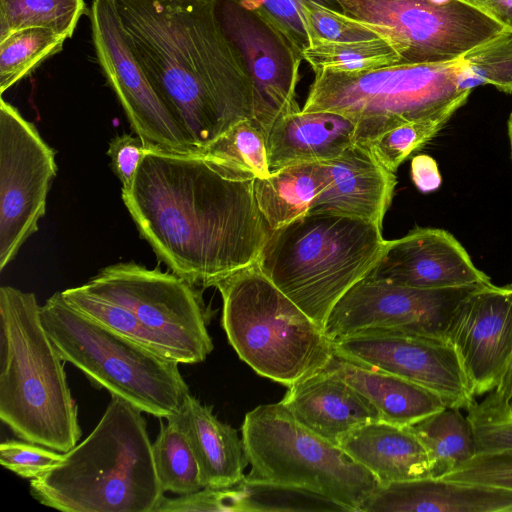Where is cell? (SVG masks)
<instances>
[{"label":"cell","mask_w":512,"mask_h":512,"mask_svg":"<svg viewBox=\"0 0 512 512\" xmlns=\"http://www.w3.org/2000/svg\"><path fill=\"white\" fill-rule=\"evenodd\" d=\"M246 478L303 488L361 512L379 482L341 447L318 436L280 403L249 411L241 427Z\"/></svg>","instance_id":"9c48e42d"},{"label":"cell","mask_w":512,"mask_h":512,"mask_svg":"<svg viewBox=\"0 0 512 512\" xmlns=\"http://www.w3.org/2000/svg\"><path fill=\"white\" fill-rule=\"evenodd\" d=\"M67 38L47 27L14 31L0 40V92L3 94L44 60L60 52Z\"/></svg>","instance_id":"4dcf8cb0"},{"label":"cell","mask_w":512,"mask_h":512,"mask_svg":"<svg viewBox=\"0 0 512 512\" xmlns=\"http://www.w3.org/2000/svg\"><path fill=\"white\" fill-rule=\"evenodd\" d=\"M43 327L64 362L140 411L177 415L189 388L177 361L124 337L71 307L61 292L40 306Z\"/></svg>","instance_id":"52a82bcc"},{"label":"cell","mask_w":512,"mask_h":512,"mask_svg":"<svg viewBox=\"0 0 512 512\" xmlns=\"http://www.w3.org/2000/svg\"><path fill=\"white\" fill-rule=\"evenodd\" d=\"M484 11L512 31V0H462Z\"/></svg>","instance_id":"f6af8a7d"},{"label":"cell","mask_w":512,"mask_h":512,"mask_svg":"<svg viewBox=\"0 0 512 512\" xmlns=\"http://www.w3.org/2000/svg\"><path fill=\"white\" fill-rule=\"evenodd\" d=\"M338 446L379 484L431 477L428 452L409 426L377 420L353 430Z\"/></svg>","instance_id":"603a6c76"},{"label":"cell","mask_w":512,"mask_h":512,"mask_svg":"<svg viewBox=\"0 0 512 512\" xmlns=\"http://www.w3.org/2000/svg\"><path fill=\"white\" fill-rule=\"evenodd\" d=\"M255 176L200 153L147 148L122 200L142 238L196 287L256 263L269 235Z\"/></svg>","instance_id":"6da1fadb"},{"label":"cell","mask_w":512,"mask_h":512,"mask_svg":"<svg viewBox=\"0 0 512 512\" xmlns=\"http://www.w3.org/2000/svg\"><path fill=\"white\" fill-rule=\"evenodd\" d=\"M327 184L324 163H300L255 178L254 196L268 228L275 230L309 213Z\"/></svg>","instance_id":"484cf974"},{"label":"cell","mask_w":512,"mask_h":512,"mask_svg":"<svg viewBox=\"0 0 512 512\" xmlns=\"http://www.w3.org/2000/svg\"><path fill=\"white\" fill-rule=\"evenodd\" d=\"M441 478L512 490V448L475 454Z\"/></svg>","instance_id":"f35d334b"},{"label":"cell","mask_w":512,"mask_h":512,"mask_svg":"<svg viewBox=\"0 0 512 512\" xmlns=\"http://www.w3.org/2000/svg\"><path fill=\"white\" fill-rule=\"evenodd\" d=\"M154 466L162 491L179 496L204 488L190 443L178 422L167 419L152 443Z\"/></svg>","instance_id":"83f0119b"},{"label":"cell","mask_w":512,"mask_h":512,"mask_svg":"<svg viewBox=\"0 0 512 512\" xmlns=\"http://www.w3.org/2000/svg\"><path fill=\"white\" fill-rule=\"evenodd\" d=\"M368 275L418 289L491 284L459 241L436 228L417 227L399 239L386 241Z\"/></svg>","instance_id":"ac0fdd59"},{"label":"cell","mask_w":512,"mask_h":512,"mask_svg":"<svg viewBox=\"0 0 512 512\" xmlns=\"http://www.w3.org/2000/svg\"><path fill=\"white\" fill-rule=\"evenodd\" d=\"M461 67L458 58L357 73L320 71L301 110L343 115L355 124V143L367 144L408 122L452 117L471 93L458 86Z\"/></svg>","instance_id":"ba28073f"},{"label":"cell","mask_w":512,"mask_h":512,"mask_svg":"<svg viewBox=\"0 0 512 512\" xmlns=\"http://www.w3.org/2000/svg\"><path fill=\"white\" fill-rule=\"evenodd\" d=\"M61 294L71 307L92 320L124 337L171 358L165 342L145 326L133 312L124 306L87 291L83 285L68 288L62 291Z\"/></svg>","instance_id":"836d02e7"},{"label":"cell","mask_w":512,"mask_h":512,"mask_svg":"<svg viewBox=\"0 0 512 512\" xmlns=\"http://www.w3.org/2000/svg\"><path fill=\"white\" fill-rule=\"evenodd\" d=\"M411 177L415 186L424 193L437 190L442 183L436 161L426 154L412 158Z\"/></svg>","instance_id":"ee69618b"},{"label":"cell","mask_w":512,"mask_h":512,"mask_svg":"<svg viewBox=\"0 0 512 512\" xmlns=\"http://www.w3.org/2000/svg\"><path fill=\"white\" fill-rule=\"evenodd\" d=\"M253 12L283 34L302 54L309 46L301 4L305 0H226ZM325 6L339 7L334 0H313Z\"/></svg>","instance_id":"74e56055"},{"label":"cell","mask_w":512,"mask_h":512,"mask_svg":"<svg viewBox=\"0 0 512 512\" xmlns=\"http://www.w3.org/2000/svg\"><path fill=\"white\" fill-rule=\"evenodd\" d=\"M88 12L83 0H0V40L29 27H47L68 39Z\"/></svg>","instance_id":"1f68e13d"},{"label":"cell","mask_w":512,"mask_h":512,"mask_svg":"<svg viewBox=\"0 0 512 512\" xmlns=\"http://www.w3.org/2000/svg\"><path fill=\"white\" fill-rule=\"evenodd\" d=\"M280 403L303 426L335 445L353 430L381 420L371 403L328 367L288 387Z\"/></svg>","instance_id":"ffe728a7"},{"label":"cell","mask_w":512,"mask_h":512,"mask_svg":"<svg viewBox=\"0 0 512 512\" xmlns=\"http://www.w3.org/2000/svg\"><path fill=\"white\" fill-rule=\"evenodd\" d=\"M146 149V144L137 135L122 134L111 139L107 155L113 172L121 181L122 190L131 185Z\"/></svg>","instance_id":"b9f144b4"},{"label":"cell","mask_w":512,"mask_h":512,"mask_svg":"<svg viewBox=\"0 0 512 512\" xmlns=\"http://www.w3.org/2000/svg\"><path fill=\"white\" fill-rule=\"evenodd\" d=\"M377 410L381 420L411 426L447 405L433 391L391 373L334 353L327 365Z\"/></svg>","instance_id":"d4e9b609"},{"label":"cell","mask_w":512,"mask_h":512,"mask_svg":"<svg viewBox=\"0 0 512 512\" xmlns=\"http://www.w3.org/2000/svg\"><path fill=\"white\" fill-rule=\"evenodd\" d=\"M507 130H508V138H509L511 157H512V112L508 119Z\"/></svg>","instance_id":"bcb514c9"},{"label":"cell","mask_w":512,"mask_h":512,"mask_svg":"<svg viewBox=\"0 0 512 512\" xmlns=\"http://www.w3.org/2000/svg\"><path fill=\"white\" fill-rule=\"evenodd\" d=\"M462 67L458 86L471 90L477 86L493 85L512 94V31L501 32L471 48L460 57Z\"/></svg>","instance_id":"d6a6232c"},{"label":"cell","mask_w":512,"mask_h":512,"mask_svg":"<svg viewBox=\"0 0 512 512\" xmlns=\"http://www.w3.org/2000/svg\"><path fill=\"white\" fill-rule=\"evenodd\" d=\"M409 427L428 452L431 477L445 476L476 454L472 424L458 408L446 406Z\"/></svg>","instance_id":"4316f807"},{"label":"cell","mask_w":512,"mask_h":512,"mask_svg":"<svg viewBox=\"0 0 512 512\" xmlns=\"http://www.w3.org/2000/svg\"><path fill=\"white\" fill-rule=\"evenodd\" d=\"M450 116H441L399 125L367 143L375 159L388 171L398 167L425 146L448 123Z\"/></svg>","instance_id":"8d00e7d4"},{"label":"cell","mask_w":512,"mask_h":512,"mask_svg":"<svg viewBox=\"0 0 512 512\" xmlns=\"http://www.w3.org/2000/svg\"><path fill=\"white\" fill-rule=\"evenodd\" d=\"M217 13L225 33L240 52L252 83V120L267 137L275 121L301 110L296 87L302 54L253 12L217 0Z\"/></svg>","instance_id":"2e32d148"},{"label":"cell","mask_w":512,"mask_h":512,"mask_svg":"<svg viewBox=\"0 0 512 512\" xmlns=\"http://www.w3.org/2000/svg\"><path fill=\"white\" fill-rule=\"evenodd\" d=\"M31 292L0 288V419L21 440L60 453L77 445L78 407Z\"/></svg>","instance_id":"277c9868"},{"label":"cell","mask_w":512,"mask_h":512,"mask_svg":"<svg viewBox=\"0 0 512 512\" xmlns=\"http://www.w3.org/2000/svg\"><path fill=\"white\" fill-rule=\"evenodd\" d=\"M199 153L256 178L271 174L266 137L252 119L236 123Z\"/></svg>","instance_id":"e575fe53"},{"label":"cell","mask_w":512,"mask_h":512,"mask_svg":"<svg viewBox=\"0 0 512 512\" xmlns=\"http://www.w3.org/2000/svg\"><path fill=\"white\" fill-rule=\"evenodd\" d=\"M467 411L474 431L476 454L512 448V420L484 414L473 405Z\"/></svg>","instance_id":"60d3db41"},{"label":"cell","mask_w":512,"mask_h":512,"mask_svg":"<svg viewBox=\"0 0 512 512\" xmlns=\"http://www.w3.org/2000/svg\"><path fill=\"white\" fill-rule=\"evenodd\" d=\"M234 490L236 512H349L327 497L295 486L244 477Z\"/></svg>","instance_id":"f546056e"},{"label":"cell","mask_w":512,"mask_h":512,"mask_svg":"<svg viewBox=\"0 0 512 512\" xmlns=\"http://www.w3.org/2000/svg\"><path fill=\"white\" fill-rule=\"evenodd\" d=\"M88 16L98 64L136 135L147 148L198 153L133 54L114 0H92Z\"/></svg>","instance_id":"5bb4252c"},{"label":"cell","mask_w":512,"mask_h":512,"mask_svg":"<svg viewBox=\"0 0 512 512\" xmlns=\"http://www.w3.org/2000/svg\"><path fill=\"white\" fill-rule=\"evenodd\" d=\"M314 73L335 71L367 72L396 64L401 57L390 41L373 38L350 42H322L309 45L303 52Z\"/></svg>","instance_id":"f1b7e54d"},{"label":"cell","mask_w":512,"mask_h":512,"mask_svg":"<svg viewBox=\"0 0 512 512\" xmlns=\"http://www.w3.org/2000/svg\"><path fill=\"white\" fill-rule=\"evenodd\" d=\"M133 54L197 152L253 117L244 60L217 0H114Z\"/></svg>","instance_id":"7a4b0ae2"},{"label":"cell","mask_w":512,"mask_h":512,"mask_svg":"<svg viewBox=\"0 0 512 512\" xmlns=\"http://www.w3.org/2000/svg\"><path fill=\"white\" fill-rule=\"evenodd\" d=\"M301 7L309 45L379 37L392 43L390 31L383 26L361 21L313 0L303 1Z\"/></svg>","instance_id":"d590c367"},{"label":"cell","mask_w":512,"mask_h":512,"mask_svg":"<svg viewBox=\"0 0 512 512\" xmlns=\"http://www.w3.org/2000/svg\"><path fill=\"white\" fill-rule=\"evenodd\" d=\"M334 353L382 370L436 393L449 407L476 403L454 346L444 338L391 332H364L333 341Z\"/></svg>","instance_id":"9a60e30c"},{"label":"cell","mask_w":512,"mask_h":512,"mask_svg":"<svg viewBox=\"0 0 512 512\" xmlns=\"http://www.w3.org/2000/svg\"><path fill=\"white\" fill-rule=\"evenodd\" d=\"M476 404V403H475ZM475 404L473 405L475 409H477L478 411L484 413V414H487V415H491V416H495V417H499V418H504V419H508V420H512V410L510 412H508L507 414H503V415H497V414H490V413H486V412H483L481 410H479Z\"/></svg>","instance_id":"7dc6e473"},{"label":"cell","mask_w":512,"mask_h":512,"mask_svg":"<svg viewBox=\"0 0 512 512\" xmlns=\"http://www.w3.org/2000/svg\"><path fill=\"white\" fill-rule=\"evenodd\" d=\"M355 124L329 111L293 112L270 128L267 153L270 171L300 163H323L355 143Z\"/></svg>","instance_id":"7402d4cb"},{"label":"cell","mask_w":512,"mask_h":512,"mask_svg":"<svg viewBox=\"0 0 512 512\" xmlns=\"http://www.w3.org/2000/svg\"><path fill=\"white\" fill-rule=\"evenodd\" d=\"M62 459L63 453L24 440H7L0 445L1 465L25 479L44 475Z\"/></svg>","instance_id":"ab89813d"},{"label":"cell","mask_w":512,"mask_h":512,"mask_svg":"<svg viewBox=\"0 0 512 512\" xmlns=\"http://www.w3.org/2000/svg\"><path fill=\"white\" fill-rule=\"evenodd\" d=\"M57 173L55 151L35 125L0 101V270L39 228Z\"/></svg>","instance_id":"7c38bea8"},{"label":"cell","mask_w":512,"mask_h":512,"mask_svg":"<svg viewBox=\"0 0 512 512\" xmlns=\"http://www.w3.org/2000/svg\"><path fill=\"white\" fill-rule=\"evenodd\" d=\"M475 406L486 413L503 415L512 410V355L504 375L489 396Z\"/></svg>","instance_id":"7bdbcfd3"},{"label":"cell","mask_w":512,"mask_h":512,"mask_svg":"<svg viewBox=\"0 0 512 512\" xmlns=\"http://www.w3.org/2000/svg\"><path fill=\"white\" fill-rule=\"evenodd\" d=\"M173 418L194 452L204 488L230 487L243 480L249 463L242 437L233 427L221 422L211 406L202 404L189 393Z\"/></svg>","instance_id":"cb8c5ba5"},{"label":"cell","mask_w":512,"mask_h":512,"mask_svg":"<svg viewBox=\"0 0 512 512\" xmlns=\"http://www.w3.org/2000/svg\"><path fill=\"white\" fill-rule=\"evenodd\" d=\"M323 163L328 184L310 212L358 218L382 227L397 184L395 174L385 169L363 143H354Z\"/></svg>","instance_id":"d6986e66"},{"label":"cell","mask_w":512,"mask_h":512,"mask_svg":"<svg viewBox=\"0 0 512 512\" xmlns=\"http://www.w3.org/2000/svg\"><path fill=\"white\" fill-rule=\"evenodd\" d=\"M222 326L241 360L287 387L327 367L333 341L256 263L219 281Z\"/></svg>","instance_id":"8992f818"},{"label":"cell","mask_w":512,"mask_h":512,"mask_svg":"<svg viewBox=\"0 0 512 512\" xmlns=\"http://www.w3.org/2000/svg\"><path fill=\"white\" fill-rule=\"evenodd\" d=\"M446 339L454 346L473 393L499 385L512 355V284L480 286L455 308Z\"/></svg>","instance_id":"e0dca14e"},{"label":"cell","mask_w":512,"mask_h":512,"mask_svg":"<svg viewBox=\"0 0 512 512\" xmlns=\"http://www.w3.org/2000/svg\"><path fill=\"white\" fill-rule=\"evenodd\" d=\"M385 245L382 227L372 222L309 212L270 230L256 264L324 330L334 306L370 273Z\"/></svg>","instance_id":"5b68a950"},{"label":"cell","mask_w":512,"mask_h":512,"mask_svg":"<svg viewBox=\"0 0 512 512\" xmlns=\"http://www.w3.org/2000/svg\"><path fill=\"white\" fill-rule=\"evenodd\" d=\"M334 1L343 13L387 28L400 64L456 60L505 28L462 0Z\"/></svg>","instance_id":"8fae6325"},{"label":"cell","mask_w":512,"mask_h":512,"mask_svg":"<svg viewBox=\"0 0 512 512\" xmlns=\"http://www.w3.org/2000/svg\"><path fill=\"white\" fill-rule=\"evenodd\" d=\"M83 287L133 312L178 363L203 362L214 348L201 293L172 272L121 262L103 268Z\"/></svg>","instance_id":"30bf717a"},{"label":"cell","mask_w":512,"mask_h":512,"mask_svg":"<svg viewBox=\"0 0 512 512\" xmlns=\"http://www.w3.org/2000/svg\"><path fill=\"white\" fill-rule=\"evenodd\" d=\"M142 413L111 395L89 436L30 480L32 497L65 512H153L164 492Z\"/></svg>","instance_id":"3957f363"},{"label":"cell","mask_w":512,"mask_h":512,"mask_svg":"<svg viewBox=\"0 0 512 512\" xmlns=\"http://www.w3.org/2000/svg\"><path fill=\"white\" fill-rule=\"evenodd\" d=\"M512 512V490L427 477L379 484L361 512Z\"/></svg>","instance_id":"44dd1931"},{"label":"cell","mask_w":512,"mask_h":512,"mask_svg":"<svg viewBox=\"0 0 512 512\" xmlns=\"http://www.w3.org/2000/svg\"><path fill=\"white\" fill-rule=\"evenodd\" d=\"M480 286L418 289L367 275L337 302L324 332L332 341L364 332L446 339L455 308Z\"/></svg>","instance_id":"4fadbf2b"}]
</instances>
